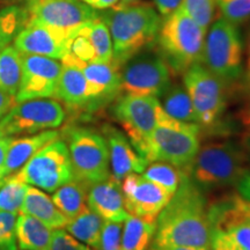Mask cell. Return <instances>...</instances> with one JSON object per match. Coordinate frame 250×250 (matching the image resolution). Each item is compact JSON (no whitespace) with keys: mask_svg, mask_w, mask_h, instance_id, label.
<instances>
[{"mask_svg":"<svg viewBox=\"0 0 250 250\" xmlns=\"http://www.w3.org/2000/svg\"><path fill=\"white\" fill-rule=\"evenodd\" d=\"M66 112L59 101L35 99L15 103L4 117L0 118V131L9 137L28 136L54 130L61 126Z\"/></svg>","mask_w":250,"mask_h":250,"instance_id":"11","label":"cell"},{"mask_svg":"<svg viewBox=\"0 0 250 250\" xmlns=\"http://www.w3.org/2000/svg\"><path fill=\"white\" fill-rule=\"evenodd\" d=\"M243 59L245 44L240 28L224 18L215 20L205 34L202 64L229 85L241 79Z\"/></svg>","mask_w":250,"mask_h":250,"instance_id":"5","label":"cell"},{"mask_svg":"<svg viewBox=\"0 0 250 250\" xmlns=\"http://www.w3.org/2000/svg\"><path fill=\"white\" fill-rule=\"evenodd\" d=\"M110 31L112 64L121 67L134 55L155 44L162 17L154 5L138 1L99 11Z\"/></svg>","mask_w":250,"mask_h":250,"instance_id":"2","label":"cell"},{"mask_svg":"<svg viewBox=\"0 0 250 250\" xmlns=\"http://www.w3.org/2000/svg\"><path fill=\"white\" fill-rule=\"evenodd\" d=\"M103 134L109 148L111 176L118 183L121 184L127 175L142 174L145 170L148 162L132 147L126 134L111 125H105L103 127Z\"/></svg>","mask_w":250,"mask_h":250,"instance_id":"18","label":"cell"},{"mask_svg":"<svg viewBox=\"0 0 250 250\" xmlns=\"http://www.w3.org/2000/svg\"><path fill=\"white\" fill-rule=\"evenodd\" d=\"M162 105L153 96L122 95L114 105V115L140 156H145L148 139L156 126Z\"/></svg>","mask_w":250,"mask_h":250,"instance_id":"12","label":"cell"},{"mask_svg":"<svg viewBox=\"0 0 250 250\" xmlns=\"http://www.w3.org/2000/svg\"><path fill=\"white\" fill-rule=\"evenodd\" d=\"M205 34L181 7L162 19L155 44L173 73L183 74L202 62Z\"/></svg>","mask_w":250,"mask_h":250,"instance_id":"3","label":"cell"},{"mask_svg":"<svg viewBox=\"0 0 250 250\" xmlns=\"http://www.w3.org/2000/svg\"><path fill=\"white\" fill-rule=\"evenodd\" d=\"M87 204L90 210L105 221L123 223L129 217L124 205L121 184L111 175L107 180L89 187Z\"/></svg>","mask_w":250,"mask_h":250,"instance_id":"19","label":"cell"},{"mask_svg":"<svg viewBox=\"0 0 250 250\" xmlns=\"http://www.w3.org/2000/svg\"><path fill=\"white\" fill-rule=\"evenodd\" d=\"M18 214L0 212V250H18L15 223Z\"/></svg>","mask_w":250,"mask_h":250,"instance_id":"35","label":"cell"},{"mask_svg":"<svg viewBox=\"0 0 250 250\" xmlns=\"http://www.w3.org/2000/svg\"><path fill=\"white\" fill-rule=\"evenodd\" d=\"M28 187L14 173L0 180V212L20 213Z\"/></svg>","mask_w":250,"mask_h":250,"instance_id":"30","label":"cell"},{"mask_svg":"<svg viewBox=\"0 0 250 250\" xmlns=\"http://www.w3.org/2000/svg\"><path fill=\"white\" fill-rule=\"evenodd\" d=\"M29 20L28 13L24 7L12 5L0 9V37H11L20 33Z\"/></svg>","mask_w":250,"mask_h":250,"instance_id":"33","label":"cell"},{"mask_svg":"<svg viewBox=\"0 0 250 250\" xmlns=\"http://www.w3.org/2000/svg\"><path fill=\"white\" fill-rule=\"evenodd\" d=\"M15 104V98L11 94L0 90V118L5 116Z\"/></svg>","mask_w":250,"mask_h":250,"instance_id":"41","label":"cell"},{"mask_svg":"<svg viewBox=\"0 0 250 250\" xmlns=\"http://www.w3.org/2000/svg\"><path fill=\"white\" fill-rule=\"evenodd\" d=\"M156 232V221L129 214L125 219L121 237V250H148Z\"/></svg>","mask_w":250,"mask_h":250,"instance_id":"26","label":"cell"},{"mask_svg":"<svg viewBox=\"0 0 250 250\" xmlns=\"http://www.w3.org/2000/svg\"><path fill=\"white\" fill-rule=\"evenodd\" d=\"M12 139H13V137L6 136L5 133H2L1 131H0V170H1L2 166H4L6 154H7Z\"/></svg>","mask_w":250,"mask_h":250,"instance_id":"44","label":"cell"},{"mask_svg":"<svg viewBox=\"0 0 250 250\" xmlns=\"http://www.w3.org/2000/svg\"><path fill=\"white\" fill-rule=\"evenodd\" d=\"M198 133V124L177 122L175 125H158L149 137L144 159L167 162L187 173L201 147Z\"/></svg>","mask_w":250,"mask_h":250,"instance_id":"8","label":"cell"},{"mask_svg":"<svg viewBox=\"0 0 250 250\" xmlns=\"http://www.w3.org/2000/svg\"><path fill=\"white\" fill-rule=\"evenodd\" d=\"M152 246L211 250L208 203L188 175L156 219Z\"/></svg>","mask_w":250,"mask_h":250,"instance_id":"1","label":"cell"},{"mask_svg":"<svg viewBox=\"0 0 250 250\" xmlns=\"http://www.w3.org/2000/svg\"><path fill=\"white\" fill-rule=\"evenodd\" d=\"M74 37L64 30L28 21L15 36L14 46L21 54L44 56L62 61L70 52Z\"/></svg>","mask_w":250,"mask_h":250,"instance_id":"16","label":"cell"},{"mask_svg":"<svg viewBox=\"0 0 250 250\" xmlns=\"http://www.w3.org/2000/svg\"><path fill=\"white\" fill-rule=\"evenodd\" d=\"M12 41H13V39H11V37H0V52H1Z\"/></svg>","mask_w":250,"mask_h":250,"instance_id":"47","label":"cell"},{"mask_svg":"<svg viewBox=\"0 0 250 250\" xmlns=\"http://www.w3.org/2000/svg\"><path fill=\"white\" fill-rule=\"evenodd\" d=\"M49 250H94L85 243L78 241L64 228L52 230Z\"/></svg>","mask_w":250,"mask_h":250,"instance_id":"36","label":"cell"},{"mask_svg":"<svg viewBox=\"0 0 250 250\" xmlns=\"http://www.w3.org/2000/svg\"><path fill=\"white\" fill-rule=\"evenodd\" d=\"M148 250H199V249L183 248V247H154V246H151Z\"/></svg>","mask_w":250,"mask_h":250,"instance_id":"46","label":"cell"},{"mask_svg":"<svg viewBox=\"0 0 250 250\" xmlns=\"http://www.w3.org/2000/svg\"><path fill=\"white\" fill-rule=\"evenodd\" d=\"M61 137V133L55 130H46L42 132L28 134V136L13 137L9 145L6 159L0 170V180L8 175L15 173L29 160L34 154H36L46 144L54 142Z\"/></svg>","mask_w":250,"mask_h":250,"instance_id":"20","label":"cell"},{"mask_svg":"<svg viewBox=\"0 0 250 250\" xmlns=\"http://www.w3.org/2000/svg\"><path fill=\"white\" fill-rule=\"evenodd\" d=\"M226 1H229V0H217V5L221 4V2H226Z\"/></svg>","mask_w":250,"mask_h":250,"instance_id":"49","label":"cell"},{"mask_svg":"<svg viewBox=\"0 0 250 250\" xmlns=\"http://www.w3.org/2000/svg\"><path fill=\"white\" fill-rule=\"evenodd\" d=\"M243 44H245V59H243V73L241 79L243 89L250 94V26L247 30Z\"/></svg>","mask_w":250,"mask_h":250,"instance_id":"39","label":"cell"},{"mask_svg":"<svg viewBox=\"0 0 250 250\" xmlns=\"http://www.w3.org/2000/svg\"><path fill=\"white\" fill-rule=\"evenodd\" d=\"M142 175L145 179L159 184L174 195L188 174L167 162L154 161L151 162L149 166L147 165Z\"/></svg>","mask_w":250,"mask_h":250,"instance_id":"31","label":"cell"},{"mask_svg":"<svg viewBox=\"0 0 250 250\" xmlns=\"http://www.w3.org/2000/svg\"><path fill=\"white\" fill-rule=\"evenodd\" d=\"M81 1H83L96 11H104V9L115 7L120 4L121 0H81Z\"/></svg>","mask_w":250,"mask_h":250,"instance_id":"42","label":"cell"},{"mask_svg":"<svg viewBox=\"0 0 250 250\" xmlns=\"http://www.w3.org/2000/svg\"><path fill=\"white\" fill-rule=\"evenodd\" d=\"M22 54L14 45H7L0 52V90L15 98L21 79Z\"/></svg>","mask_w":250,"mask_h":250,"instance_id":"29","label":"cell"},{"mask_svg":"<svg viewBox=\"0 0 250 250\" xmlns=\"http://www.w3.org/2000/svg\"><path fill=\"white\" fill-rule=\"evenodd\" d=\"M70 54L86 62H96V56L90 41L83 34L78 33L71 43Z\"/></svg>","mask_w":250,"mask_h":250,"instance_id":"38","label":"cell"},{"mask_svg":"<svg viewBox=\"0 0 250 250\" xmlns=\"http://www.w3.org/2000/svg\"><path fill=\"white\" fill-rule=\"evenodd\" d=\"M183 0H153V5L162 18L167 17L181 7Z\"/></svg>","mask_w":250,"mask_h":250,"instance_id":"40","label":"cell"},{"mask_svg":"<svg viewBox=\"0 0 250 250\" xmlns=\"http://www.w3.org/2000/svg\"><path fill=\"white\" fill-rule=\"evenodd\" d=\"M15 235L20 250H49L52 229L31 215L19 213Z\"/></svg>","mask_w":250,"mask_h":250,"instance_id":"23","label":"cell"},{"mask_svg":"<svg viewBox=\"0 0 250 250\" xmlns=\"http://www.w3.org/2000/svg\"><path fill=\"white\" fill-rule=\"evenodd\" d=\"M236 186L240 196L245 198L246 201L250 202V173H247Z\"/></svg>","mask_w":250,"mask_h":250,"instance_id":"45","label":"cell"},{"mask_svg":"<svg viewBox=\"0 0 250 250\" xmlns=\"http://www.w3.org/2000/svg\"><path fill=\"white\" fill-rule=\"evenodd\" d=\"M138 1H142V0H121L120 4L121 6H124V5H130V4H134V2H138Z\"/></svg>","mask_w":250,"mask_h":250,"instance_id":"48","label":"cell"},{"mask_svg":"<svg viewBox=\"0 0 250 250\" xmlns=\"http://www.w3.org/2000/svg\"><path fill=\"white\" fill-rule=\"evenodd\" d=\"M127 213L148 221H156L173 193L140 174L127 175L121 183Z\"/></svg>","mask_w":250,"mask_h":250,"instance_id":"15","label":"cell"},{"mask_svg":"<svg viewBox=\"0 0 250 250\" xmlns=\"http://www.w3.org/2000/svg\"><path fill=\"white\" fill-rule=\"evenodd\" d=\"M74 179L87 187L110 177V160L103 133L83 126H71L65 132Z\"/></svg>","mask_w":250,"mask_h":250,"instance_id":"6","label":"cell"},{"mask_svg":"<svg viewBox=\"0 0 250 250\" xmlns=\"http://www.w3.org/2000/svg\"><path fill=\"white\" fill-rule=\"evenodd\" d=\"M20 212L36 218L52 230L64 228L67 223L66 217L58 210L51 197L36 187H28Z\"/></svg>","mask_w":250,"mask_h":250,"instance_id":"22","label":"cell"},{"mask_svg":"<svg viewBox=\"0 0 250 250\" xmlns=\"http://www.w3.org/2000/svg\"><path fill=\"white\" fill-rule=\"evenodd\" d=\"M221 18L240 27L250 20V0H229L218 4Z\"/></svg>","mask_w":250,"mask_h":250,"instance_id":"34","label":"cell"},{"mask_svg":"<svg viewBox=\"0 0 250 250\" xmlns=\"http://www.w3.org/2000/svg\"><path fill=\"white\" fill-rule=\"evenodd\" d=\"M122 223L105 221L101 233L99 248L96 250H121Z\"/></svg>","mask_w":250,"mask_h":250,"instance_id":"37","label":"cell"},{"mask_svg":"<svg viewBox=\"0 0 250 250\" xmlns=\"http://www.w3.org/2000/svg\"><path fill=\"white\" fill-rule=\"evenodd\" d=\"M123 95L160 99L171 85V71L158 50L145 49L120 67Z\"/></svg>","mask_w":250,"mask_h":250,"instance_id":"7","label":"cell"},{"mask_svg":"<svg viewBox=\"0 0 250 250\" xmlns=\"http://www.w3.org/2000/svg\"><path fill=\"white\" fill-rule=\"evenodd\" d=\"M211 250H250L249 248H242V247L234 246L228 243L219 237L211 236Z\"/></svg>","mask_w":250,"mask_h":250,"instance_id":"43","label":"cell"},{"mask_svg":"<svg viewBox=\"0 0 250 250\" xmlns=\"http://www.w3.org/2000/svg\"><path fill=\"white\" fill-rule=\"evenodd\" d=\"M62 67V62L58 59L22 54L21 79L15 103L55 98Z\"/></svg>","mask_w":250,"mask_h":250,"instance_id":"14","label":"cell"},{"mask_svg":"<svg viewBox=\"0 0 250 250\" xmlns=\"http://www.w3.org/2000/svg\"><path fill=\"white\" fill-rule=\"evenodd\" d=\"M246 165V152L237 144L210 143L199 147L188 176L201 189L235 186L248 173Z\"/></svg>","mask_w":250,"mask_h":250,"instance_id":"4","label":"cell"},{"mask_svg":"<svg viewBox=\"0 0 250 250\" xmlns=\"http://www.w3.org/2000/svg\"><path fill=\"white\" fill-rule=\"evenodd\" d=\"M29 20L77 36L80 27L99 17V11L81 0H24Z\"/></svg>","mask_w":250,"mask_h":250,"instance_id":"13","label":"cell"},{"mask_svg":"<svg viewBox=\"0 0 250 250\" xmlns=\"http://www.w3.org/2000/svg\"><path fill=\"white\" fill-rule=\"evenodd\" d=\"M160 99L162 108L169 116L183 123L198 124L191 99L183 85H170Z\"/></svg>","mask_w":250,"mask_h":250,"instance_id":"27","label":"cell"},{"mask_svg":"<svg viewBox=\"0 0 250 250\" xmlns=\"http://www.w3.org/2000/svg\"><path fill=\"white\" fill-rule=\"evenodd\" d=\"M88 189L89 187L85 183L73 179L54 191L51 199L58 210L70 220L88 208L86 205Z\"/></svg>","mask_w":250,"mask_h":250,"instance_id":"25","label":"cell"},{"mask_svg":"<svg viewBox=\"0 0 250 250\" xmlns=\"http://www.w3.org/2000/svg\"><path fill=\"white\" fill-rule=\"evenodd\" d=\"M78 33L83 34L92 43L96 56V62H112V41L108 26L101 18L87 21Z\"/></svg>","mask_w":250,"mask_h":250,"instance_id":"28","label":"cell"},{"mask_svg":"<svg viewBox=\"0 0 250 250\" xmlns=\"http://www.w3.org/2000/svg\"><path fill=\"white\" fill-rule=\"evenodd\" d=\"M217 0H183L181 8L204 31L214 22Z\"/></svg>","mask_w":250,"mask_h":250,"instance_id":"32","label":"cell"},{"mask_svg":"<svg viewBox=\"0 0 250 250\" xmlns=\"http://www.w3.org/2000/svg\"><path fill=\"white\" fill-rule=\"evenodd\" d=\"M61 62L76 65L83 71L89 86V110L110 102L121 93L120 67L112 62H86L74 57L70 52Z\"/></svg>","mask_w":250,"mask_h":250,"instance_id":"17","label":"cell"},{"mask_svg":"<svg viewBox=\"0 0 250 250\" xmlns=\"http://www.w3.org/2000/svg\"><path fill=\"white\" fill-rule=\"evenodd\" d=\"M21 181L48 192H54L74 179V171L65 140L46 144L14 173Z\"/></svg>","mask_w":250,"mask_h":250,"instance_id":"9","label":"cell"},{"mask_svg":"<svg viewBox=\"0 0 250 250\" xmlns=\"http://www.w3.org/2000/svg\"><path fill=\"white\" fill-rule=\"evenodd\" d=\"M62 64V73L55 98L61 100L71 108L89 109V86L83 71L76 65L65 62Z\"/></svg>","mask_w":250,"mask_h":250,"instance_id":"21","label":"cell"},{"mask_svg":"<svg viewBox=\"0 0 250 250\" xmlns=\"http://www.w3.org/2000/svg\"><path fill=\"white\" fill-rule=\"evenodd\" d=\"M104 223V219L87 208L76 218L67 220L64 229L78 241L85 243L92 249L96 250L99 248Z\"/></svg>","mask_w":250,"mask_h":250,"instance_id":"24","label":"cell"},{"mask_svg":"<svg viewBox=\"0 0 250 250\" xmlns=\"http://www.w3.org/2000/svg\"><path fill=\"white\" fill-rule=\"evenodd\" d=\"M227 85L202 62L183 73V86L191 99L199 126H213L227 105Z\"/></svg>","mask_w":250,"mask_h":250,"instance_id":"10","label":"cell"}]
</instances>
